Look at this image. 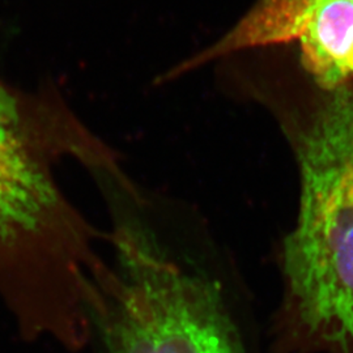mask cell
<instances>
[{"instance_id":"1","label":"cell","mask_w":353,"mask_h":353,"mask_svg":"<svg viewBox=\"0 0 353 353\" xmlns=\"http://www.w3.org/2000/svg\"><path fill=\"white\" fill-rule=\"evenodd\" d=\"M63 156L117 172L112 153L52 92L0 81V293L21 307L93 313L110 268L55 179Z\"/></svg>"},{"instance_id":"2","label":"cell","mask_w":353,"mask_h":353,"mask_svg":"<svg viewBox=\"0 0 353 353\" xmlns=\"http://www.w3.org/2000/svg\"><path fill=\"white\" fill-rule=\"evenodd\" d=\"M300 165V214L284 249L293 323L326 353H353L352 84L314 114Z\"/></svg>"},{"instance_id":"3","label":"cell","mask_w":353,"mask_h":353,"mask_svg":"<svg viewBox=\"0 0 353 353\" xmlns=\"http://www.w3.org/2000/svg\"><path fill=\"white\" fill-rule=\"evenodd\" d=\"M117 268L102 290L105 353H245L219 285L168 259L134 227L114 237Z\"/></svg>"},{"instance_id":"4","label":"cell","mask_w":353,"mask_h":353,"mask_svg":"<svg viewBox=\"0 0 353 353\" xmlns=\"http://www.w3.org/2000/svg\"><path fill=\"white\" fill-rule=\"evenodd\" d=\"M294 41L305 70L332 92L353 83V1L321 0L306 13Z\"/></svg>"}]
</instances>
